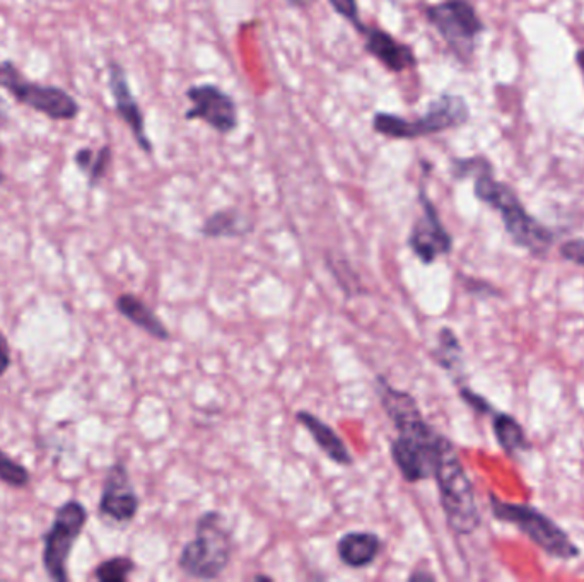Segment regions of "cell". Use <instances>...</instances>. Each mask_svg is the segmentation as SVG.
Wrapping results in <instances>:
<instances>
[{"mask_svg":"<svg viewBox=\"0 0 584 582\" xmlns=\"http://www.w3.org/2000/svg\"><path fill=\"white\" fill-rule=\"evenodd\" d=\"M254 231V224L236 208L216 212L205 221L201 233L205 238H242Z\"/></svg>","mask_w":584,"mask_h":582,"instance_id":"ac0fdd59","label":"cell"},{"mask_svg":"<svg viewBox=\"0 0 584 582\" xmlns=\"http://www.w3.org/2000/svg\"><path fill=\"white\" fill-rule=\"evenodd\" d=\"M134 571L135 562L131 557H113L98 565L94 578L101 582H125Z\"/></svg>","mask_w":584,"mask_h":582,"instance_id":"7402d4cb","label":"cell"},{"mask_svg":"<svg viewBox=\"0 0 584 582\" xmlns=\"http://www.w3.org/2000/svg\"><path fill=\"white\" fill-rule=\"evenodd\" d=\"M451 175L454 180L473 178L475 197L501 214L504 229L514 245L533 256H547L554 246V231L529 214L518 193L508 183L498 182L494 166L484 156L453 157Z\"/></svg>","mask_w":584,"mask_h":582,"instance_id":"6da1fadb","label":"cell"},{"mask_svg":"<svg viewBox=\"0 0 584 582\" xmlns=\"http://www.w3.org/2000/svg\"><path fill=\"white\" fill-rule=\"evenodd\" d=\"M139 496L132 487L129 470L122 461L112 464L104 477L100 512L115 523H129L139 512Z\"/></svg>","mask_w":584,"mask_h":582,"instance_id":"7c38bea8","label":"cell"},{"mask_svg":"<svg viewBox=\"0 0 584 582\" xmlns=\"http://www.w3.org/2000/svg\"><path fill=\"white\" fill-rule=\"evenodd\" d=\"M86 523L88 511L81 502L69 501L57 509L52 527L43 537V568L53 581H69V559Z\"/></svg>","mask_w":584,"mask_h":582,"instance_id":"9c48e42d","label":"cell"},{"mask_svg":"<svg viewBox=\"0 0 584 582\" xmlns=\"http://www.w3.org/2000/svg\"><path fill=\"white\" fill-rule=\"evenodd\" d=\"M470 120V106L458 94H441L432 101L424 115L416 120L402 119L393 113L378 112L372 116V131L393 141H416L441 132L453 131Z\"/></svg>","mask_w":584,"mask_h":582,"instance_id":"277c9868","label":"cell"},{"mask_svg":"<svg viewBox=\"0 0 584 582\" xmlns=\"http://www.w3.org/2000/svg\"><path fill=\"white\" fill-rule=\"evenodd\" d=\"M11 368V350L4 334L0 331V376H4Z\"/></svg>","mask_w":584,"mask_h":582,"instance_id":"4316f807","label":"cell"},{"mask_svg":"<svg viewBox=\"0 0 584 582\" xmlns=\"http://www.w3.org/2000/svg\"><path fill=\"white\" fill-rule=\"evenodd\" d=\"M0 482L14 489H24L31 482L30 470L9 457L2 449H0Z\"/></svg>","mask_w":584,"mask_h":582,"instance_id":"603a6c76","label":"cell"},{"mask_svg":"<svg viewBox=\"0 0 584 582\" xmlns=\"http://www.w3.org/2000/svg\"><path fill=\"white\" fill-rule=\"evenodd\" d=\"M6 182V175L4 173H2V171H0V185H2V183Z\"/></svg>","mask_w":584,"mask_h":582,"instance_id":"1f68e13d","label":"cell"},{"mask_svg":"<svg viewBox=\"0 0 584 582\" xmlns=\"http://www.w3.org/2000/svg\"><path fill=\"white\" fill-rule=\"evenodd\" d=\"M462 345L458 341L457 335L450 328H443L440 331V345L434 353V359L438 360L441 368L454 369L462 364Z\"/></svg>","mask_w":584,"mask_h":582,"instance_id":"44dd1931","label":"cell"},{"mask_svg":"<svg viewBox=\"0 0 584 582\" xmlns=\"http://www.w3.org/2000/svg\"><path fill=\"white\" fill-rule=\"evenodd\" d=\"M74 161L79 170L86 173L90 186L94 188L109 173L110 164H112V147L103 145L96 153L91 149H79Z\"/></svg>","mask_w":584,"mask_h":582,"instance_id":"ffe728a7","label":"cell"},{"mask_svg":"<svg viewBox=\"0 0 584 582\" xmlns=\"http://www.w3.org/2000/svg\"><path fill=\"white\" fill-rule=\"evenodd\" d=\"M492 429H494V436L499 446L508 455H516V452L529 451L532 448L529 438H526L525 429L521 427V423L513 416L494 412Z\"/></svg>","mask_w":584,"mask_h":582,"instance_id":"d6986e66","label":"cell"},{"mask_svg":"<svg viewBox=\"0 0 584 582\" xmlns=\"http://www.w3.org/2000/svg\"><path fill=\"white\" fill-rule=\"evenodd\" d=\"M576 62L577 68L581 69V74H583L584 78V49H581L580 52L576 53Z\"/></svg>","mask_w":584,"mask_h":582,"instance_id":"f546056e","label":"cell"},{"mask_svg":"<svg viewBox=\"0 0 584 582\" xmlns=\"http://www.w3.org/2000/svg\"><path fill=\"white\" fill-rule=\"evenodd\" d=\"M426 19L443 38L458 62H472L477 40L484 33L485 24L469 0H443L428 6Z\"/></svg>","mask_w":584,"mask_h":582,"instance_id":"52a82bcc","label":"cell"},{"mask_svg":"<svg viewBox=\"0 0 584 582\" xmlns=\"http://www.w3.org/2000/svg\"><path fill=\"white\" fill-rule=\"evenodd\" d=\"M328 2H330L331 9L337 14L342 16L346 21H349L359 34L365 33L368 27L362 23L361 16H359L358 0H328Z\"/></svg>","mask_w":584,"mask_h":582,"instance_id":"cb8c5ba5","label":"cell"},{"mask_svg":"<svg viewBox=\"0 0 584 582\" xmlns=\"http://www.w3.org/2000/svg\"><path fill=\"white\" fill-rule=\"evenodd\" d=\"M460 395H462L463 400H465L467 404H469V407H472L477 413H481V416H485V413H494L491 404H489L484 397H481V395L473 394L469 388H462Z\"/></svg>","mask_w":584,"mask_h":582,"instance_id":"484cf974","label":"cell"},{"mask_svg":"<svg viewBox=\"0 0 584 582\" xmlns=\"http://www.w3.org/2000/svg\"><path fill=\"white\" fill-rule=\"evenodd\" d=\"M491 508L495 520L516 527L533 545L544 550L552 559L573 560L580 557V549L570 534L533 506L501 501L491 493Z\"/></svg>","mask_w":584,"mask_h":582,"instance_id":"8992f818","label":"cell"},{"mask_svg":"<svg viewBox=\"0 0 584 582\" xmlns=\"http://www.w3.org/2000/svg\"><path fill=\"white\" fill-rule=\"evenodd\" d=\"M290 6H295V8H308V6L313 4V0H287Z\"/></svg>","mask_w":584,"mask_h":582,"instance_id":"f1b7e54d","label":"cell"},{"mask_svg":"<svg viewBox=\"0 0 584 582\" xmlns=\"http://www.w3.org/2000/svg\"><path fill=\"white\" fill-rule=\"evenodd\" d=\"M6 113H4V100H2V98H0V119H2V116H4Z\"/></svg>","mask_w":584,"mask_h":582,"instance_id":"4dcf8cb0","label":"cell"},{"mask_svg":"<svg viewBox=\"0 0 584 582\" xmlns=\"http://www.w3.org/2000/svg\"><path fill=\"white\" fill-rule=\"evenodd\" d=\"M377 391L385 412L399 430V438L391 442V460L406 482L431 479L434 477L444 436L438 435L426 422L412 395L397 390L381 376L377 379Z\"/></svg>","mask_w":584,"mask_h":582,"instance_id":"7a4b0ae2","label":"cell"},{"mask_svg":"<svg viewBox=\"0 0 584 582\" xmlns=\"http://www.w3.org/2000/svg\"><path fill=\"white\" fill-rule=\"evenodd\" d=\"M116 309L123 318L134 323L135 327L150 334L151 337L157 340H170V330L164 327L163 321L157 318L156 313L145 305L144 300L135 297L134 294H122L116 299Z\"/></svg>","mask_w":584,"mask_h":582,"instance_id":"e0dca14e","label":"cell"},{"mask_svg":"<svg viewBox=\"0 0 584 582\" xmlns=\"http://www.w3.org/2000/svg\"><path fill=\"white\" fill-rule=\"evenodd\" d=\"M419 202L422 205V215L410 231L409 246L422 264L429 265L440 256L450 255L453 249V238L444 227L440 212L429 198L424 185L419 188Z\"/></svg>","mask_w":584,"mask_h":582,"instance_id":"30bf717a","label":"cell"},{"mask_svg":"<svg viewBox=\"0 0 584 582\" xmlns=\"http://www.w3.org/2000/svg\"><path fill=\"white\" fill-rule=\"evenodd\" d=\"M192 108L186 110V120H202L211 129L227 135L238 129V104L226 91L214 84L194 85L186 91Z\"/></svg>","mask_w":584,"mask_h":582,"instance_id":"8fae6325","label":"cell"},{"mask_svg":"<svg viewBox=\"0 0 584 582\" xmlns=\"http://www.w3.org/2000/svg\"><path fill=\"white\" fill-rule=\"evenodd\" d=\"M109 85L110 93H112L113 101H115L116 113L125 122V125L131 129L139 149H141L142 153L153 154L154 145L150 135L145 132L144 113H142V108L139 106L137 100L132 93L127 72L119 62L110 63Z\"/></svg>","mask_w":584,"mask_h":582,"instance_id":"4fadbf2b","label":"cell"},{"mask_svg":"<svg viewBox=\"0 0 584 582\" xmlns=\"http://www.w3.org/2000/svg\"><path fill=\"white\" fill-rule=\"evenodd\" d=\"M232 533L221 512L207 511L198 518L195 538L183 547L178 565L195 579H217L232 560Z\"/></svg>","mask_w":584,"mask_h":582,"instance_id":"5b68a950","label":"cell"},{"mask_svg":"<svg viewBox=\"0 0 584 582\" xmlns=\"http://www.w3.org/2000/svg\"><path fill=\"white\" fill-rule=\"evenodd\" d=\"M362 37L366 38L365 50L377 59L387 71L402 74L417 65V57L412 47L397 40L393 34L381 28H366Z\"/></svg>","mask_w":584,"mask_h":582,"instance_id":"5bb4252c","label":"cell"},{"mask_svg":"<svg viewBox=\"0 0 584 582\" xmlns=\"http://www.w3.org/2000/svg\"><path fill=\"white\" fill-rule=\"evenodd\" d=\"M562 261L584 268V238L567 239L559 246Z\"/></svg>","mask_w":584,"mask_h":582,"instance_id":"d4e9b609","label":"cell"},{"mask_svg":"<svg viewBox=\"0 0 584 582\" xmlns=\"http://www.w3.org/2000/svg\"><path fill=\"white\" fill-rule=\"evenodd\" d=\"M440 489L441 506L447 515L448 527L457 534H472L481 527L482 518L477 506L475 490L467 476L457 449L444 438L434 477Z\"/></svg>","mask_w":584,"mask_h":582,"instance_id":"3957f363","label":"cell"},{"mask_svg":"<svg viewBox=\"0 0 584 582\" xmlns=\"http://www.w3.org/2000/svg\"><path fill=\"white\" fill-rule=\"evenodd\" d=\"M0 88L16 98L18 103L31 108L55 122L78 119L81 106L78 101L57 85H43L24 78L11 60L0 62Z\"/></svg>","mask_w":584,"mask_h":582,"instance_id":"ba28073f","label":"cell"},{"mask_svg":"<svg viewBox=\"0 0 584 582\" xmlns=\"http://www.w3.org/2000/svg\"><path fill=\"white\" fill-rule=\"evenodd\" d=\"M380 537L369 531H350L344 534L337 545L340 560L352 569L368 568L380 553Z\"/></svg>","mask_w":584,"mask_h":582,"instance_id":"9a60e30c","label":"cell"},{"mask_svg":"<svg viewBox=\"0 0 584 582\" xmlns=\"http://www.w3.org/2000/svg\"><path fill=\"white\" fill-rule=\"evenodd\" d=\"M296 419H298V422L301 423L305 429H308L313 441L317 442L318 448H320L331 461H336V463L339 464L352 463V455H350L349 449L346 448L340 436L337 435L336 430L331 429L328 423H325L324 420L313 416V413L305 412V410L298 412Z\"/></svg>","mask_w":584,"mask_h":582,"instance_id":"2e32d148","label":"cell"},{"mask_svg":"<svg viewBox=\"0 0 584 582\" xmlns=\"http://www.w3.org/2000/svg\"><path fill=\"white\" fill-rule=\"evenodd\" d=\"M434 575L428 574V572H416V574L410 575V581H432Z\"/></svg>","mask_w":584,"mask_h":582,"instance_id":"83f0119b","label":"cell"}]
</instances>
